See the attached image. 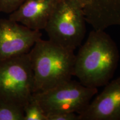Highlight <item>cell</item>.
Here are the masks:
<instances>
[{
    "mask_svg": "<svg viewBox=\"0 0 120 120\" xmlns=\"http://www.w3.org/2000/svg\"><path fill=\"white\" fill-rule=\"evenodd\" d=\"M58 0H25L9 19L34 30H44Z\"/></svg>",
    "mask_w": 120,
    "mask_h": 120,
    "instance_id": "9c48e42d",
    "label": "cell"
},
{
    "mask_svg": "<svg viewBox=\"0 0 120 120\" xmlns=\"http://www.w3.org/2000/svg\"><path fill=\"white\" fill-rule=\"evenodd\" d=\"M96 94L79 120H120V77L111 79Z\"/></svg>",
    "mask_w": 120,
    "mask_h": 120,
    "instance_id": "52a82bcc",
    "label": "cell"
},
{
    "mask_svg": "<svg viewBox=\"0 0 120 120\" xmlns=\"http://www.w3.org/2000/svg\"><path fill=\"white\" fill-rule=\"evenodd\" d=\"M97 92V88L85 86L79 81L71 79L49 90L34 93L32 97L46 116L59 112L79 115L85 111Z\"/></svg>",
    "mask_w": 120,
    "mask_h": 120,
    "instance_id": "5b68a950",
    "label": "cell"
},
{
    "mask_svg": "<svg viewBox=\"0 0 120 120\" xmlns=\"http://www.w3.org/2000/svg\"><path fill=\"white\" fill-rule=\"evenodd\" d=\"M25 0H0V12L12 13L16 10Z\"/></svg>",
    "mask_w": 120,
    "mask_h": 120,
    "instance_id": "7c38bea8",
    "label": "cell"
},
{
    "mask_svg": "<svg viewBox=\"0 0 120 120\" xmlns=\"http://www.w3.org/2000/svg\"><path fill=\"white\" fill-rule=\"evenodd\" d=\"M47 120H79V115L73 112H59L47 115Z\"/></svg>",
    "mask_w": 120,
    "mask_h": 120,
    "instance_id": "4fadbf2b",
    "label": "cell"
},
{
    "mask_svg": "<svg viewBox=\"0 0 120 120\" xmlns=\"http://www.w3.org/2000/svg\"><path fill=\"white\" fill-rule=\"evenodd\" d=\"M34 94V75L29 55L0 62V100L23 107Z\"/></svg>",
    "mask_w": 120,
    "mask_h": 120,
    "instance_id": "277c9868",
    "label": "cell"
},
{
    "mask_svg": "<svg viewBox=\"0 0 120 120\" xmlns=\"http://www.w3.org/2000/svg\"><path fill=\"white\" fill-rule=\"evenodd\" d=\"M41 37V31L30 29L9 18L0 19V62L28 53Z\"/></svg>",
    "mask_w": 120,
    "mask_h": 120,
    "instance_id": "8992f818",
    "label": "cell"
},
{
    "mask_svg": "<svg viewBox=\"0 0 120 120\" xmlns=\"http://www.w3.org/2000/svg\"><path fill=\"white\" fill-rule=\"evenodd\" d=\"M23 109L24 120H47L42 109L32 97Z\"/></svg>",
    "mask_w": 120,
    "mask_h": 120,
    "instance_id": "8fae6325",
    "label": "cell"
},
{
    "mask_svg": "<svg viewBox=\"0 0 120 120\" xmlns=\"http://www.w3.org/2000/svg\"><path fill=\"white\" fill-rule=\"evenodd\" d=\"M0 120H24L23 107L0 100Z\"/></svg>",
    "mask_w": 120,
    "mask_h": 120,
    "instance_id": "30bf717a",
    "label": "cell"
},
{
    "mask_svg": "<svg viewBox=\"0 0 120 120\" xmlns=\"http://www.w3.org/2000/svg\"><path fill=\"white\" fill-rule=\"evenodd\" d=\"M80 4L87 23L96 30L120 26V0H75Z\"/></svg>",
    "mask_w": 120,
    "mask_h": 120,
    "instance_id": "ba28073f",
    "label": "cell"
},
{
    "mask_svg": "<svg viewBox=\"0 0 120 120\" xmlns=\"http://www.w3.org/2000/svg\"><path fill=\"white\" fill-rule=\"evenodd\" d=\"M0 13H1V12H0Z\"/></svg>",
    "mask_w": 120,
    "mask_h": 120,
    "instance_id": "5bb4252c",
    "label": "cell"
},
{
    "mask_svg": "<svg viewBox=\"0 0 120 120\" xmlns=\"http://www.w3.org/2000/svg\"><path fill=\"white\" fill-rule=\"evenodd\" d=\"M120 53L105 30H92L75 55L73 76L85 86L97 88L111 80L117 68Z\"/></svg>",
    "mask_w": 120,
    "mask_h": 120,
    "instance_id": "6da1fadb",
    "label": "cell"
},
{
    "mask_svg": "<svg viewBox=\"0 0 120 120\" xmlns=\"http://www.w3.org/2000/svg\"><path fill=\"white\" fill-rule=\"evenodd\" d=\"M28 55L34 75V93L53 88L73 76L74 51L40 38Z\"/></svg>",
    "mask_w": 120,
    "mask_h": 120,
    "instance_id": "7a4b0ae2",
    "label": "cell"
},
{
    "mask_svg": "<svg viewBox=\"0 0 120 120\" xmlns=\"http://www.w3.org/2000/svg\"><path fill=\"white\" fill-rule=\"evenodd\" d=\"M82 8L75 0H58L44 30L49 40L69 50L82 44L86 32Z\"/></svg>",
    "mask_w": 120,
    "mask_h": 120,
    "instance_id": "3957f363",
    "label": "cell"
}]
</instances>
